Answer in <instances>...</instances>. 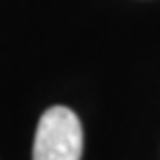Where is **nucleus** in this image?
<instances>
[{
    "label": "nucleus",
    "instance_id": "obj_1",
    "mask_svg": "<svg viewBox=\"0 0 160 160\" xmlns=\"http://www.w3.org/2000/svg\"><path fill=\"white\" fill-rule=\"evenodd\" d=\"M82 125L80 118L62 105L49 107L38 120L31 160H80Z\"/></svg>",
    "mask_w": 160,
    "mask_h": 160
}]
</instances>
